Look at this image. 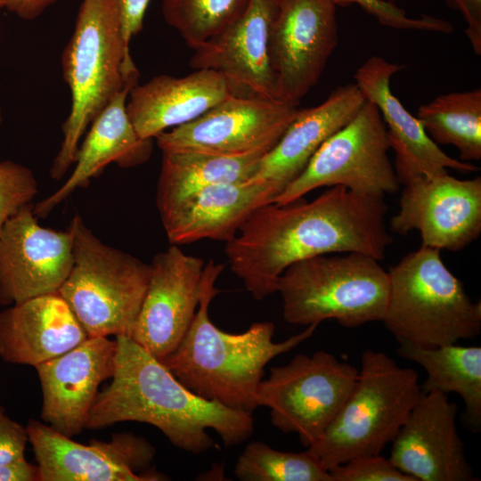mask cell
Wrapping results in <instances>:
<instances>
[{"mask_svg":"<svg viewBox=\"0 0 481 481\" xmlns=\"http://www.w3.org/2000/svg\"><path fill=\"white\" fill-rule=\"evenodd\" d=\"M397 353L416 363L427 373L421 391L454 393L464 402V421L469 429H481V347L457 343L422 347L399 342Z\"/></svg>","mask_w":481,"mask_h":481,"instance_id":"obj_27","label":"cell"},{"mask_svg":"<svg viewBox=\"0 0 481 481\" xmlns=\"http://www.w3.org/2000/svg\"><path fill=\"white\" fill-rule=\"evenodd\" d=\"M61 66L71 107L50 169L56 180L75 163L88 126L129 81L139 77L123 37L118 0H83Z\"/></svg>","mask_w":481,"mask_h":481,"instance_id":"obj_4","label":"cell"},{"mask_svg":"<svg viewBox=\"0 0 481 481\" xmlns=\"http://www.w3.org/2000/svg\"><path fill=\"white\" fill-rule=\"evenodd\" d=\"M357 376L358 369L325 350L298 354L270 369L258 387L257 403L270 410L274 428L296 433L307 448L335 418Z\"/></svg>","mask_w":481,"mask_h":481,"instance_id":"obj_9","label":"cell"},{"mask_svg":"<svg viewBox=\"0 0 481 481\" xmlns=\"http://www.w3.org/2000/svg\"><path fill=\"white\" fill-rule=\"evenodd\" d=\"M92 441L114 461L143 477L144 481L167 479L164 475L150 469L155 448L144 437L124 432L113 434L109 441Z\"/></svg>","mask_w":481,"mask_h":481,"instance_id":"obj_31","label":"cell"},{"mask_svg":"<svg viewBox=\"0 0 481 481\" xmlns=\"http://www.w3.org/2000/svg\"><path fill=\"white\" fill-rule=\"evenodd\" d=\"M58 0H0L3 8L26 20H35Z\"/></svg>","mask_w":481,"mask_h":481,"instance_id":"obj_39","label":"cell"},{"mask_svg":"<svg viewBox=\"0 0 481 481\" xmlns=\"http://www.w3.org/2000/svg\"><path fill=\"white\" fill-rule=\"evenodd\" d=\"M279 191L265 182L209 185L160 216L171 245L203 239L229 241L258 208L273 201Z\"/></svg>","mask_w":481,"mask_h":481,"instance_id":"obj_22","label":"cell"},{"mask_svg":"<svg viewBox=\"0 0 481 481\" xmlns=\"http://www.w3.org/2000/svg\"><path fill=\"white\" fill-rule=\"evenodd\" d=\"M223 269L222 264L206 262L195 315L177 346L159 361L198 395L253 414L266 364L311 338L318 324L280 342L273 340L272 322H253L241 333L220 330L209 319L208 308L219 292L215 283Z\"/></svg>","mask_w":481,"mask_h":481,"instance_id":"obj_3","label":"cell"},{"mask_svg":"<svg viewBox=\"0 0 481 481\" xmlns=\"http://www.w3.org/2000/svg\"><path fill=\"white\" fill-rule=\"evenodd\" d=\"M366 100L355 83L341 86L317 106L299 110L249 181L273 185L280 193L306 168L319 147L358 112ZM279 193V194H280Z\"/></svg>","mask_w":481,"mask_h":481,"instance_id":"obj_24","label":"cell"},{"mask_svg":"<svg viewBox=\"0 0 481 481\" xmlns=\"http://www.w3.org/2000/svg\"><path fill=\"white\" fill-rule=\"evenodd\" d=\"M69 228L73 265L58 292L88 337L131 338L148 288L151 265L101 241L78 215Z\"/></svg>","mask_w":481,"mask_h":481,"instance_id":"obj_8","label":"cell"},{"mask_svg":"<svg viewBox=\"0 0 481 481\" xmlns=\"http://www.w3.org/2000/svg\"><path fill=\"white\" fill-rule=\"evenodd\" d=\"M337 6L358 4L364 12L373 16L381 25L396 29L422 30L452 33L453 28L445 20L422 15L412 18L406 12L387 0H334Z\"/></svg>","mask_w":481,"mask_h":481,"instance_id":"obj_33","label":"cell"},{"mask_svg":"<svg viewBox=\"0 0 481 481\" xmlns=\"http://www.w3.org/2000/svg\"><path fill=\"white\" fill-rule=\"evenodd\" d=\"M233 472L243 481H333L329 470L307 450L281 452L260 441L246 445Z\"/></svg>","mask_w":481,"mask_h":481,"instance_id":"obj_29","label":"cell"},{"mask_svg":"<svg viewBox=\"0 0 481 481\" xmlns=\"http://www.w3.org/2000/svg\"><path fill=\"white\" fill-rule=\"evenodd\" d=\"M278 5L279 0H249L232 24L194 49L190 65L222 73L243 94L282 101L269 57Z\"/></svg>","mask_w":481,"mask_h":481,"instance_id":"obj_18","label":"cell"},{"mask_svg":"<svg viewBox=\"0 0 481 481\" xmlns=\"http://www.w3.org/2000/svg\"><path fill=\"white\" fill-rule=\"evenodd\" d=\"M118 2L123 37L129 47L132 37L143 29L144 15L151 0H118Z\"/></svg>","mask_w":481,"mask_h":481,"instance_id":"obj_37","label":"cell"},{"mask_svg":"<svg viewBox=\"0 0 481 481\" xmlns=\"http://www.w3.org/2000/svg\"><path fill=\"white\" fill-rule=\"evenodd\" d=\"M299 109L251 94L229 96L197 118L156 137L161 151H197L227 156L267 153Z\"/></svg>","mask_w":481,"mask_h":481,"instance_id":"obj_11","label":"cell"},{"mask_svg":"<svg viewBox=\"0 0 481 481\" xmlns=\"http://www.w3.org/2000/svg\"><path fill=\"white\" fill-rule=\"evenodd\" d=\"M37 193V181L29 167L5 160L0 162V232L7 219L30 204Z\"/></svg>","mask_w":481,"mask_h":481,"instance_id":"obj_32","label":"cell"},{"mask_svg":"<svg viewBox=\"0 0 481 481\" xmlns=\"http://www.w3.org/2000/svg\"><path fill=\"white\" fill-rule=\"evenodd\" d=\"M333 481H416L380 454L362 456L329 469Z\"/></svg>","mask_w":481,"mask_h":481,"instance_id":"obj_34","label":"cell"},{"mask_svg":"<svg viewBox=\"0 0 481 481\" xmlns=\"http://www.w3.org/2000/svg\"><path fill=\"white\" fill-rule=\"evenodd\" d=\"M138 79L126 86L97 115L79 145L75 168L55 192L33 207L37 217L46 216L76 189L86 186L110 163L127 168L146 162L152 152V140L143 139L133 126L126 102Z\"/></svg>","mask_w":481,"mask_h":481,"instance_id":"obj_23","label":"cell"},{"mask_svg":"<svg viewBox=\"0 0 481 481\" xmlns=\"http://www.w3.org/2000/svg\"><path fill=\"white\" fill-rule=\"evenodd\" d=\"M387 128L376 105L365 101L358 112L316 151L304 171L273 202L285 204L317 188L344 186L384 196L398 191Z\"/></svg>","mask_w":481,"mask_h":481,"instance_id":"obj_10","label":"cell"},{"mask_svg":"<svg viewBox=\"0 0 481 481\" xmlns=\"http://www.w3.org/2000/svg\"><path fill=\"white\" fill-rule=\"evenodd\" d=\"M249 0H163L165 21L196 49L221 34L246 10Z\"/></svg>","mask_w":481,"mask_h":481,"instance_id":"obj_30","label":"cell"},{"mask_svg":"<svg viewBox=\"0 0 481 481\" xmlns=\"http://www.w3.org/2000/svg\"><path fill=\"white\" fill-rule=\"evenodd\" d=\"M390 230H417L421 246L451 251L464 249L481 233V177L461 180L448 173L406 183Z\"/></svg>","mask_w":481,"mask_h":481,"instance_id":"obj_13","label":"cell"},{"mask_svg":"<svg viewBox=\"0 0 481 481\" xmlns=\"http://www.w3.org/2000/svg\"><path fill=\"white\" fill-rule=\"evenodd\" d=\"M88 338L59 292L37 296L0 312V358L12 364H38Z\"/></svg>","mask_w":481,"mask_h":481,"instance_id":"obj_21","label":"cell"},{"mask_svg":"<svg viewBox=\"0 0 481 481\" xmlns=\"http://www.w3.org/2000/svg\"><path fill=\"white\" fill-rule=\"evenodd\" d=\"M3 8L2 4L0 3V10Z\"/></svg>","mask_w":481,"mask_h":481,"instance_id":"obj_41","label":"cell"},{"mask_svg":"<svg viewBox=\"0 0 481 481\" xmlns=\"http://www.w3.org/2000/svg\"><path fill=\"white\" fill-rule=\"evenodd\" d=\"M206 262L176 245L152 258L148 288L131 338L160 360L187 331L201 295Z\"/></svg>","mask_w":481,"mask_h":481,"instance_id":"obj_16","label":"cell"},{"mask_svg":"<svg viewBox=\"0 0 481 481\" xmlns=\"http://www.w3.org/2000/svg\"><path fill=\"white\" fill-rule=\"evenodd\" d=\"M116 342L111 382L98 392L86 428H106L124 421L147 423L174 446L193 454L214 446L207 429H214L225 447L251 436L252 414L193 393L132 338L117 336Z\"/></svg>","mask_w":481,"mask_h":481,"instance_id":"obj_2","label":"cell"},{"mask_svg":"<svg viewBox=\"0 0 481 481\" xmlns=\"http://www.w3.org/2000/svg\"><path fill=\"white\" fill-rule=\"evenodd\" d=\"M401 66L380 56L366 60L354 75L355 84L365 100L378 108L395 151V171L400 184L421 176L447 173V168L469 173L478 170L469 162L451 158L428 135L413 117L393 94L390 81Z\"/></svg>","mask_w":481,"mask_h":481,"instance_id":"obj_19","label":"cell"},{"mask_svg":"<svg viewBox=\"0 0 481 481\" xmlns=\"http://www.w3.org/2000/svg\"><path fill=\"white\" fill-rule=\"evenodd\" d=\"M235 94H246L214 69H195L182 77L162 74L131 88L126 111L139 136L153 139Z\"/></svg>","mask_w":481,"mask_h":481,"instance_id":"obj_20","label":"cell"},{"mask_svg":"<svg viewBox=\"0 0 481 481\" xmlns=\"http://www.w3.org/2000/svg\"><path fill=\"white\" fill-rule=\"evenodd\" d=\"M26 428L40 481H144L92 440L77 443L37 420H29Z\"/></svg>","mask_w":481,"mask_h":481,"instance_id":"obj_26","label":"cell"},{"mask_svg":"<svg viewBox=\"0 0 481 481\" xmlns=\"http://www.w3.org/2000/svg\"><path fill=\"white\" fill-rule=\"evenodd\" d=\"M265 154L227 156L197 151H162L156 193L159 215H165L209 185L249 181Z\"/></svg>","mask_w":481,"mask_h":481,"instance_id":"obj_25","label":"cell"},{"mask_svg":"<svg viewBox=\"0 0 481 481\" xmlns=\"http://www.w3.org/2000/svg\"><path fill=\"white\" fill-rule=\"evenodd\" d=\"M384 196L332 186L314 200L267 203L225 244L231 271L256 300L276 292L290 265L327 254L361 253L378 260L392 242Z\"/></svg>","mask_w":481,"mask_h":481,"instance_id":"obj_1","label":"cell"},{"mask_svg":"<svg viewBox=\"0 0 481 481\" xmlns=\"http://www.w3.org/2000/svg\"><path fill=\"white\" fill-rule=\"evenodd\" d=\"M28 443L27 428L11 419L0 406V464L25 457Z\"/></svg>","mask_w":481,"mask_h":481,"instance_id":"obj_35","label":"cell"},{"mask_svg":"<svg viewBox=\"0 0 481 481\" xmlns=\"http://www.w3.org/2000/svg\"><path fill=\"white\" fill-rule=\"evenodd\" d=\"M421 393L418 373L386 353L365 350L355 386L322 436L306 450L326 469L380 454Z\"/></svg>","mask_w":481,"mask_h":481,"instance_id":"obj_6","label":"cell"},{"mask_svg":"<svg viewBox=\"0 0 481 481\" xmlns=\"http://www.w3.org/2000/svg\"><path fill=\"white\" fill-rule=\"evenodd\" d=\"M2 122V114H1V109H0V124Z\"/></svg>","mask_w":481,"mask_h":481,"instance_id":"obj_40","label":"cell"},{"mask_svg":"<svg viewBox=\"0 0 481 481\" xmlns=\"http://www.w3.org/2000/svg\"><path fill=\"white\" fill-rule=\"evenodd\" d=\"M436 144L458 149L461 161L481 159V89L440 94L416 117Z\"/></svg>","mask_w":481,"mask_h":481,"instance_id":"obj_28","label":"cell"},{"mask_svg":"<svg viewBox=\"0 0 481 481\" xmlns=\"http://www.w3.org/2000/svg\"><path fill=\"white\" fill-rule=\"evenodd\" d=\"M334 0H279L269 42L283 102L298 105L318 83L338 45Z\"/></svg>","mask_w":481,"mask_h":481,"instance_id":"obj_12","label":"cell"},{"mask_svg":"<svg viewBox=\"0 0 481 481\" xmlns=\"http://www.w3.org/2000/svg\"><path fill=\"white\" fill-rule=\"evenodd\" d=\"M388 293L381 322L399 342L422 347L477 337L481 303L446 267L437 249L420 246L387 272Z\"/></svg>","mask_w":481,"mask_h":481,"instance_id":"obj_5","label":"cell"},{"mask_svg":"<svg viewBox=\"0 0 481 481\" xmlns=\"http://www.w3.org/2000/svg\"><path fill=\"white\" fill-rule=\"evenodd\" d=\"M117 342L88 337L82 343L35 367L42 390L41 419L73 437L86 428L100 385L111 379Z\"/></svg>","mask_w":481,"mask_h":481,"instance_id":"obj_17","label":"cell"},{"mask_svg":"<svg viewBox=\"0 0 481 481\" xmlns=\"http://www.w3.org/2000/svg\"><path fill=\"white\" fill-rule=\"evenodd\" d=\"M33 205L19 209L0 232V305L58 292L73 265L69 228L43 227Z\"/></svg>","mask_w":481,"mask_h":481,"instance_id":"obj_14","label":"cell"},{"mask_svg":"<svg viewBox=\"0 0 481 481\" xmlns=\"http://www.w3.org/2000/svg\"><path fill=\"white\" fill-rule=\"evenodd\" d=\"M0 481H40L38 466L25 457L0 464Z\"/></svg>","mask_w":481,"mask_h":481,"instance_id":"obj_38","label":"cell"},{"mask_svg":"<svg viewBox=\"0 0 481 481\" xmlns=\"http://www.w3.org/2000/svg\"><path fill=\"white\" fill-rule=\"evenodd\" d=\"M446 4L461 15L466 23L464 33L472 49L481 54V0H444Z\"/></svg>","mask_w":481,"mask_h":481,"instance_id":"obj_36","label":"cell"},{"mask_svg":"<svg viewBox=\"0 0 481 481\" xmlns=\"http://www.w3.org/2000/svg\"><path fill=\"white\" fill-rule=\"evenodd\" d=\"M361 253L321 255L288 266L277 281L283 319L308 326L335 320L346 328L381 322L387 272Z\"/></svg>","mask_w":481,"mask_h":481,"instance_id":"obj_7","label":"cell"},{"mask_svg":"<svg viewBox=\"0 0 481 481\" xmlns=\"http://www.w3.org/2000/svg\"><path fill=\"white\" fill-rule=\"evenodd\" d=\"M458 405L422 392L392 441V464L416 481H476L456 425Z\"/></svg>","mask_w":481,"mask_h":481,"instance_id":"obj_15","label":"cell"}]
</instances>
